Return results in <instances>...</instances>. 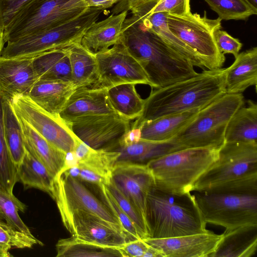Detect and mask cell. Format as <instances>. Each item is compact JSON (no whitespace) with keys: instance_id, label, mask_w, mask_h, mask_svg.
Masks as SVG:
<instances>
[{"instance_id":"816d5d0a","label":"cell","mask_w":257,"mask_h":257,"mask_svg":"<svg viewBox=\"0 0 257 257\" xmlns=\"http://www.w3.org/2000/svg\"><path fill=\"white\" fill-rule=\"evenodd\" d=\"M144 257H164V255L160 251L149 245Z\"/></svg>"},{"instance_id":"db71d44e","label":"cell","mask_w":257,"mask_h":257,"mask_svg":"<svg viewBox=\"0 0 257 257\" xmlns=\"http://www.w3.org/2000/svg\"><path fill=\"white\" fill-rule=\"evenodd\" d=\"M255 12H257V0H243Z\"/></svg>"},{"instance_id":"e575fe53","label":"cell","mask_w":257,"mask_h":257,"mask_svg":"<svg viewBox=\"0 0 257 257\" xmlns=\"http://www.w3.org/2000/svg\"><path fill=\"white\" fill-rule=\"evenodd\" d=\"M4 123L9 153L17 167L24 157L26 148L19 119L13 109L10 100L6 98L4 106Z\"/></svg>"},{"instance_id":"836d02e7","label":"cell","mask_w":257,"mask_h":257,"mask_svg":"<svg viewBox=\"0 0 257 257\" xmlns=\"http://www.w3.org/2000/svg\"><path fill=\"white\" fill-rule=\"evenodd\" d=\"M55 246L57 257H122L117 247L104 245L72 235L59 239Z\"/></svg>"},{"instance_id":"1f68e13d","label":"cell","mask_w":257,"mask_h":257,"mask_svg":"<svg viewBox=\"0 0 257 257\" xmlns=\"http://www.w3.org/2000/svg\"><path fill=\"white\" fill-rule=\"evenodd\" d=\"M136 16L140 18L144 24L156 34L168 46L189 61L194 67L205 70L199 58L169 29L165 13H155Z\"/></svg>"},{"instance_id":"9c48e42d","label":"cell","mask_w":257,"mask_h":257,"mask_svg":"<svg viewBox=\"0 0 257 257\" xmlns=\"http://www.w3.org/2000/svg\"><path fill=\"white\" fill-rule=\"evenodd\" d=\"M166 16L169 29L190 48L205 69L222 68L225 57L214 38V31L221 28L219 18L208 19L205 11L203 16L191 12L180 16L166 13Z\"/></svg>"},{"instance_id":"9a60e30c","label":"cell","mask_w":257,"mask_h":257,"mask_svg":"<svg viewBox=\"0 0 257 257\" xmlns=\"http://www.w3.org/2000/svg\"><path fill=\"white\" fill-rule=\"evenodd\" d=\"M65 228L72 236L104 245L117 247L128 241L122 227L83 210L61 215Z\"/></svg>"},{"instance_id":"f35d334b","label":"cell","mask_w":257,"mask_h":257,"mask_svg":"<svg viewBox=\"0 0 257 257\" xmlns=\"http://www.w3.org/2000/svg\"><path fill=\"white\" fill-rule=\"evenodd\" d=\"M222 20H246L255 12L243 0H204Z\"/></svg>"},{"instance_id":"f6af8a7d","label":"cell","mask_w":257,"mask_h":257,"mask_svg":"<svg viewBox=\"0 0 257 257\" xmlns=\"http://www.w3.org/2000/svg\"><path fill=\"white\" fill-rule=\"evenodd\" d=\"M30 0H0V19L5 28L18 12Z\"/></svg>"},{"instance_id":"ee69618b","label":"cell","mask_w":257,"mask_h":257,"mask_svg":"<svg viewBox=\"0 0 257 257\" xmlns=\"http://www.w3.org/2000/svg\"><path fill=\"white\" fill-rule=\"evenodd\" d=\"M63 173L75 178L82 182H87L95 185L97 187H99L103 184L107 185L110 180L93 171L78 165L70 168Z\"/></svg>"},{"instance_id":"7dc6e473","label":"cell","mask_w":257,"mask_h":257,"mask_svg":"<svg viewBox=\"0 0 257 257\" xmlns=\"http://www.w3.org/2000/svg\"><path fill=\"white\" fill-rule=\"evenodd\" d=\"M141 138V131L140 128H131L124 135L118 147L136 144L140 141Z\"/></svg>"},{"instance_id":"83f0119b","label":"cell","mask_w":257,"mask_h":257,"mask_svg":"<svg viewBox=\"0 0 257 257\" xmlns=\"http://www.w3.org/2000/svg\"><path fill=\"white\" fill-rule=\"evenodd\" d=\"M33 66L38 80L72 82L67 47L50 50L35 57Z\"/></svg>"},{"instance_id":"d6a6232c","label":"cell","mask_w":257,"mask_h":257,"mask_svg":"<svg viewBox=\"0 0 257 257\" xmlns=\"http://www.w3.org/2000/svg\"><path fill=\"white\" fill-rule=\"evenodd\" d=\"M134 83H123L107 89L110 102L121 117L130 120L137 118L142 113L145 100L137 91Z\"/></svg>"},{"instance_id":"d590c367","label":"cell","mask_w":257,"mask_h":257,"mask_svg":"<svg viewBox=\"0 0 257 257\" xmlns=\"http://www.w3.org/2000/svg\"><path fill=\"white\" fill-rule=\"evenodd\" d=\"M5 97L0 94V187L10 194H13L17 182V166L10 155L6 142L4 106Z\"/></svg>"},{"instance_id":"ffe728a7","label":"cell","mask_w":257,"mask_h":257,"mask_svg":"<svg viewBox=\"0 0 257 257\" xmlns=\"http://www.w3.org/2000/svg\"><path fill=\"white\" fill-rule=\"evenodd\" d=\"M127 12L111 15L107 18L94 23L82 36L80 44L95 55L120 41L122 26Z\"/></svg>"},{"instance_id":"c3c4849f","label":"cell","mask_w":257,"mask_h":257,"mask_svg":"<svg viewBox=\"0 0 257 257\" xmlns=\"http://www.w3.org/2000/svg\"><path fill=\"white\" fill-rule=\"evenodd\" d=\"M146 0H121L112 10V14L116 15L124 11L128 12L135 6Z\"/></svg>"},{"instance_id":"7c38bea8","label":"cell","mask_w":257,"mask_h":257,"mask_svg":"<svg viewBox=\"0 0 257 257\" xmlns=\"http://www.w3.org/2000/svg\"><path fill=\"white\" fill-rule=\"evenodd\" d=\"M95 57L97 74L94 84L107 89L128 83L150 85L144 69L120 41Z\"/></svg>"},{"instance_id":"ab89813d","label":"cell","mask_w":257,"mask_h":257,"mask_svg":"<svg viewBox=\"0 0 257 257\" xmlns=\"http://www.w3.org/2000/svg\"><path fill=\"white\" fill-rule=\"evenodd\" d=\"M101 200L116 218L127 235L128 241L142 238L136 226L127 214L118 205L109 192L106 185L97 187Z\"/></svg>"},{"instance_id":"f546056e","label":"cell","mask_w":257,"mask_h":257,"mask_svg":"<svg viewBox=\"0 0 257 257\" xmlns=\"http://www.w3.org/2000/svg\"><path fill=\"white\" fill-rule=\"evenodd\" d=\"M73 151L78 161L77 165L111 179L112 172L119 156L118 152L95 150L78 139Z\"/></svg>"},{"instance_id":"5bb4252c","label":"cell","mask_w":257,"mask_h":257,"mask_svg":"<svg viewBox=\"0 0 257 257\" xmlns=\"http://www.w3.org/2000/svg\"><path fill=\"white\" fill-rule=\"evenodd\" d=\"M51 196L57 204L60 216L75 210H83L121 226L103 202L97 198L83 182L65 173L55 178Z\"/></svg>"},{"instance_id":"3957f363","label":"cell","mask_w":257,"mask_h":257,"mask_svg":"<svg viewBox=\"0 0 257 257\" xmlns=\"http://www.w3.org/2000/svg\"><path fill=\"white\" fill-rule=\"evenodd\" d=\"M146 213L148 238H171L208 230L190 192L171 193L154 185L147 197Z\"/></svg>"},{"instance_id":"30bf717a","label":"cell","mask_w":257,"mask_h":257,"mask_svg":"<svg viewBox=\"0 0 257 257\" xmlns=\"http://www.w3.org/2000/svg\"><path fill=\"white\" fill-rule=\"evenodd\" d=\"M257 175V144L224 143L218 158L196 181L193 191L208 190L215 186Z\"/></svg>"},{"instance_id":"6da1fadb","label":"cell","mask_w":257,"mask_h":257,"mask_svg":"<svg viewBox=\"0 0 257 257\" xmlns=\"http://www.w3.org/2000/svg\"><path fill=\"white\" fill-rule=\"evenodd\" d=\"M120 42L140 63L152 88L165 87L198 74L189 61L146 27L138 16L132 15L125 19Z\"/></svg>"},{"instance_id":"4dcf8cb0","label":"cell","mask_w":257,"mask_h":257,"mask_svg":"<svg viewBox=\"0 0 257 257\" xmlns=\"http://www.w3.org/2000/svg\"><path fill=\"white\" fill-rule=\"evenodd\" d=\"M70 63L72 82L76 87L94 84L97 80V67L95 55L80 44L67 47Z\"/></svg>"},{"instance_id":"f907efd6","label":"cell","mask_w":257,"mask_h":257,"mask_svg":"<svg viewBox=\"0 0 257 257\" xmlns=\"http://www.w3.org/2000/svg\"><path fill=\"white\" fill-rule=\"evenodd\" d=\"M78 164V159L73 151L66 153L63 167L58 175L70 168L77 166Z\"/></svg>"},{"instance_id":"484cf974","label":"cell","mask_w":257,"mask_h":257,"mask_svg":"<svg viewBox=\"0 0 257 257\" xmlns=\"http://www.w3.org/2000/svg\"><path fill=\"white\" fill-rule=\"evenodd\" d=\"M186 149L172 139L166 142H154L141 139L138 143L119 147L113 151L119 153L117 162L147 164L166 154Z\"/></svg>"},{"instance_id":"7a4b0ae2","label":"cell","mask_w":257,"mask_h":257,"mask_svg":"<svg viewBox=\"0 0 257 257\" xmlns=\"http://www.w3.org/2000/svg\"><path fill=\"white\" fill-rule=\"evenodd\" d=\"M225 93V68L204 70L192 77L152 89L144 99L142 114L131 128L169 115L201 109Z\"/></svg>"},{"instance_id":"b9f144b4","label":"cell","mask_w":257,"mask_h":257,"mask_svg":"<svg viewBox=\"0 0 257 257\" xmlns=\"http://www.w3.org/2000/svg\"><path fill=\"white\" fill-rule=\"evenodd\" d=\"M106 186L118 205L133 222L142 238L149 237L147 222L136 207L116 188L111 179Z\"/></svg>"},{"instance_id":"52a82bcc","label":"cell","mask_w":257,"mask_h":257,"mask_svg":"<svg viewBox=\"0 0 257 257\" xmlns=\"http://www.w3.org/2000/svg\"><path fill=\"white\" fill-rule=\"evenodd\" d=\"M88 8L83 0H30L5 28V42L65 23Z\"/></svg>"},{"instance_id":"bcb514c9","label":"cell","mask_w":257,"mask_h":257,"mask_svg":"<svg viewBox=\"0 0 257 257\" xmlns=\"http://www.w3.org/2000/svg\"><path fill=\"white\" fill-rule=\"evenodd\" d=\"M117 247L122 257H144L149 245L143 239L140 238L126 241Z\"/></svg>"},{"instance_id":"11a10c76","label":"cell","mask_w":257,"mask_h":257,"mask_svg":"<svg viewBox=\"0 0 257 257\" xmlns=\"http://www.w3.org/2000/svg\"><path fill=\"white\" fill-rule=\"evenodd\" d=\"M11 256L9 251H7L0 247V257H9Z\"/></svg>"},{"instance_id":"e0dca14e","label":"cell","mask_w":257,"mask_h":257,"mask_svg":"<svg viewBox=\"0 0 257 257\" xmlns=\"http://www.w3.org/2000/svg\"><path fill=\"white\" fill-rule=\"evenodd\" d=\"M223 235L207 232L166 238L143 240L160 251L164 257H210Z\"/></svg>"},{"instance_id":"2e32d148","label":"cell","mask_w":257,"mask_h":257,"mask_svg":"<svg viewBox=\"0 0 257 257\" xmlns=\"http://www.w3.org/2000/svg\"><path fill=\"white\" fill-rule=\"evenodd\" d=\"M111 180L146 221L147 197L155 185L153 175L148 165L117 162L112 172Z\"/></svg>"},{"instance_id":"ac0fdd59","label":"cell","mask_w":257,"mask_h":257,"mask_svg":"<svg viewBox=\"0 0 257 257\" xmlns=\"http://www.w3.org/2000/svg\"><path fill=\"white\" fill-rule=\"evenodd\" d=\"M96 115L118 114L110 102L107 88L93 84L77 87L59 116L67 124L79 117Z\"/></svg>"},{"instance_id":"44dd1931","label":"cell","mask_w":257,"mask_h":257,"mask_svg":"<svg viewBox=\"0 0 257 257\" xmlns=\"http://www.w3.org/2000/svg\"><path fill=\"white\" fill-rule=\"evenodd\" d=\"M76 88L71 81L38 80L28 96L47 112L60 117V112Z\"/></svg>"},{"instance_id":"7bdbcfd3","label":"cell","mask_w":257,"mask_h":257,"mask_svg":"<svg viewBox=\"0 0 257 257\" xmlns=\"http://www.w3.org/2000/svg\"><path fill=\"white\" fill-rule=\"evenodd\" d=\"M215 42L219 51L223 54H231L235 58L242 47V44L226 31L218 29L214 32Z\"/></svg>"},{"instance_id":"cb8c5ba5","label":"cell","mask_w":257,"mask_h":257,"mask_svg":"<svg viewBox=\"0 0 257 257\" xmlns=\"http://www.w3.org/2000/svg\"><path fill=\"white\" fill-rule=\"evenodd\" d=\"M18 117L26 149L42 162L56 178L63 167L66 153L50 143L22 118Z\"/></svg>"},{"instance_id":"277c9868","label":"cell","mask_w":257,"mask_h":257,"mask_svg":"<svg viewBox=\"0 0 257 257\" xmlns=\"http://www.w3.org/2000/svg\"><path fill=\"white\" fill-rule=\"evenodd\" d=\"M219 148H186L148 162L155 186L175 193L193 191L199 178L216 161Z\"/></svg>"},{"instance_id":"74e56055","label":"cell","mask_w":257,"mask_h":257,"mask_svg":"<svg viewBox=\"0 0 257 257\" xmlns=\"http://www.w3.org/2000/svg\"><path fill=\"white\" fill-rule=\"evenodd\" d=\"M190 0H146L133 7L132 15L141 16L155 13L183 15L191 12Z\"/></svg>"},{"instance_id":"d4e9b609","label":"cell","mask_w":257,"mask_h":257,"mask_svg":"<svg viewBox=\"0 0 257 257\" xmlns=\"http://www.w3.org/2000/svg\"><path fill=\"white\" fill-rule=\"evenodd\" d=\"M200 109H195L169 115L146 121L139 125L142 140L166 142L172 139L197 115Z\"/></svg>"},{"instance_id":"60d3db41","label":"cell","mask_w":257,"mask_h":257,"mask_svg":"<svg viewBox=\"0 0 257 257\" xmlns=\"http://www.w3.org/2000/svg\"><path fill=\"white\" fill-rule=\"evenodd\" d=\"M35 244L43 243L34 236L23 233L6 222H0V247L7 251L12 248H31Z\"/></svg>"},{"instance_id":"f1b7e54d","label":"cell","mask_w":257,"mask_h":257,"mask_svg":"<svg viewBox=\"0 0 257 257\" xmlns=\"http://www.w3.org/2000/svg\"><path fill=\"white\" fill-rule=\"evenodd\" d=\"M17 182L25 189L35 188L52 195L55 178L38 158L26 149L24 157L17 167Z\"/></svg>"},{"instance_id":"4316f807","label":"cell","mask_w":257,"mask_h":257,"mask_svg":"<svg viewBox=\"0 0 257 257\" xmlns=\"http://www.w3.org/2000/svg\"><path fill=\"white\" fill-rule=\"evenodd\" d=\"M225 143L257 144V104L251 100L240 107L227 125Z\"/></svg>"},{"instance_id":"8d00e7d4","label":"cell","mask_w":257,"mask_h":257,"mask_svg":"<svg viewBox=\"0 0 257 257\" xmlns=\"http://www.w3.org/2000/svg\"><path fill=\"white\" fill-rule=\"evenodd\" d=\"M27 206L14 194H10L0 187V222L31 236H34L29 227L21 218L19 212H24Z\"/></svg>"},{"instance_id":"4fadbf2b","label":"cell","mask_w":257,"mask_h":257,"mask_svg":"<svg viewBox=\"0 0 257 257\" xmlns=\"http://www.w3.org/2000/svg\"><path fill=\"white\" fill-rule=\"evenodd\" d=\"M81 141L95 150L113 151L131 128L130 120L118 115L79 117L66 124Z\"/></svg>"},{"instance_id":"ba28073f","label":"cell","mask_w":257,"mask_h":257,"mask_svg":"<svg viewBox=\"0 0 257 257\" xmlns=\"http://www.w3.org/2000/svg\"><path fill=\"white\" fill-rule=\"evenodd\" d=\"M194 196L206 223L225 230L257 225V193L205 190L196 192Z\"/></svg>"},{"instance_id":"d6986e66","label":"cell","mask_w":257,"mask_h":257,"mask_svg":"<svg viewBox=\"0 0 257 257\" xmlns=\"http://www.w3.org/2000/svg\"><path fill=\"white\" fill-rule=\"evenodd\" d=\"M34 58L0 56V94L4 97L11 100L17 96L28 95L38 80Z\"/></svg>"},{"instance_id":"8992f818","label":"cell","mask_w":257,"mask_h":257,"mask_svg":"<svg viewBox=\"0 0 257 257\" xmlns=\"http://www.w3.org/2000/svg\"><path fill=\"white\" fill-rule=\"evenodd\" d=\"M102 10L88 8L65 23L7 42L1 53L4 58H34L44 52L80 42L87 30L98 20Z\"/></svg>"},{"instance_id":"5b68a950","label":"cell","mask_w":257,"mask_h":257,"mask_svg":"<svg viewBox=\"0 0 257 257\" xmlns=\"http://www.w3.org/2000/svg\"><path fill=\"white\" fill-rule=\"evenodd\" d=\"M244 103L242 93H225L201 109L172 139L185 148H219L229 121Z\"/></svg>"},{"instance_id":"f5cc1de1","label":"cell","mask_w":257,"mask_h":257,"mask_svg":"<svg viewBox=\"0 0 257 257\" xmlns=\"http://www.w3.org/2000/svg\"><path fill=\"white\" fill-rule=\"evenodd\" d=\"M4 28L1 22L0 19V56L4 48V45L6 43L5 40V34H4Z\"/></svg>"},{"instance_id":"7402d4cb","label":"cell","mask_w":257,"mask_h":257,"mask_svg":"<svg viewBox=\"0 0 257 257\" xmlns=\"http://www.w3.org/2000/svg\"><path fill=\"white\" fill-rule=\"evenodd\" d=\"M257 84V47L240 53L233 63L225 68V90L227 93H242Z\"/></svg>"},{"instance_id":"603a6c76","label":"cell","mask_w":257,"mask_h":257,"mask_svg":"<svg viewBox=\"0 0 257 257\" xmlns=\"http://www.w3.org/2000/svg\"><path fill=\"white\" fill-rule=\"evenodd\" d=\"M210 257H250L257 249V225L225 230Z\"/></svg>"},{"instance_id":"8fae6325","label":"cell","mask_w":257,"mask_h":257,"mask_svg":"<svg viewBox=\"0 0 257 257\" xmlns=\"http://www.w3.org/2000/svg\"><path fill=\"white\" fill-rule=\"evenodd\" d=\"M10 101L17 116L50 143L65 153L74 150L78 138L60 117L47 112L27 95L17 96Z\"/></svg>"},{"instance_id":"681fc988","label":"cell","mask_w":257,"mask_h":257,"mask_svg":"<svg viewBox=\"0 0 257 257\" xmlns=\"http://www.w3.org/2000/svg\"><path fill=\"white\" fill-rule=\"evenodd\" d=\"M87 8L103 10L111 8L121 0H83Z\"/></svg>"}]
</instances>
